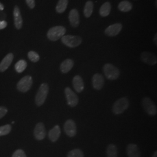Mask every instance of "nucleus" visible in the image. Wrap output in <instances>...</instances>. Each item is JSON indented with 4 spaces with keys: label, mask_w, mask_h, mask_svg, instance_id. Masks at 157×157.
Wrapping results in <instances>:
<instances>
[{
    "label": "nucleus",
    "mask_w": 157,
    "mask_h": 157,
    "mask_svg": "<svg viewBox=\"0 0 157 157\" xmlns=\"http://www.w3.org/2000/svg\"><path fill=\"white\" fill-rule=\"evenodd\" d=\"M49 91L48 85L47 83H42L40 86L35 97V102L38 107L44 104L47 97Z\"/></svg>",
    "instance_id": "f257e3e1"
},
{
    "label": "nucleus",
    "mask_w": 157,
    "mask_h": 157,
    "mask_svg": "<svg viewBox=\"0 0 157 157\" xmlns=\"http://www.w3.org/2000/svg\"><path fill=\"white\" fill-rule=\"evenodd\" d=\"M66 31V29L63 26H54L49 29L47 36L48 39L51 41H56L65 35Z\"/></svg>",
    "instance_id": "f03ea898"
},
{
    "label": "nucleus",
    "mask_w": 157,
    "mask_h": 157,
    "mask_svg": "<svg viewBox=\"0 0 157 157\" xmlns=\"http://www.w3.org/2000/svg\"><path fill=\"white\" fill-rule=\"evenodd\" d=\"M129 106V101L127 97H122L115 101L113 107L112 112L115 115H119L126 111Z\"/></svg>",
    "instance_id": "7ed1b4c3"
},
{
    "label": "nucleus",
    "mask_w": 157,
    "mask_h": 157,
    "mask_svg": "<svg viewBox=\"0 0 157 157\" xmlns=\"http://www.w3.org/2000/svg\"><path fill=\"white\" fill-rule=\"evenodd\" d=\"M103 71L108 80H115L119 77L120 71L118 67L111 63H106L103 67Z\"/></svg>",
    "instance_id": "20e7f679"
},
{
    "label": "nucleus",
    "mask_w": 157,
    "mask_h": 157,
    "mask_svg": "<svg viewBox=\"0 0 157 157\" xmlns=\"http://www.w3.org/2000/svg\"><path fill=\"white\" fill-rule=\"evenodd\" d=\"M61 41L64 45L69 48H75L81 44L82 39L80 37L77 36L67 35L61 37Z\"/></svg>",
    "instance_id": "39448f33"
},
{
    "label": "nucleus",
    "mask_w": 157,
    "mask_h": 157,
    "mask_svg": "<svg viewBox=\"0 0 157 157\" xmlns=\"http://www.w3.org/2000/svg\"><path fill=\"white\" fill-rule=\"evenodd\" d=\"M33 84V78L31 76L27 75L21 78L17 84V89L21 92L26 93L30 90Z\"/></svg>",
    "instance_id": "423d86ee"
},
{
    "label": "nucleus",
    "mask_w": 157,
    "mask_h": 157,
    "mask_svg": "<svg viewBox=\"0 0 157 157\" xmlns=\"http://www.w3.org/2000/svg\"><path fill=\"white\" fill-rule=\"evenodd\" d=\"M141 105L146 113L149 115L154 116L157 114V106L149 97H144L141 101Z\"/></svg>",
    "instance_id": "0eeeda50"
},
{
    "label": "nucleus",
    "mask_w": 157,
    "mask_h": 157,
    "mask_svg": "<svg viewBox=\"0 0 157 157\" xmlns=\"http://www.w3.org/2000/svg\"><path fill=\"white\" fill-rule=\"evenodd\" d=\"M65 94L67 100V104L71 107H76L78 102V98L72 90L69 87L65 89Z\"/></svg>",
    "instance_id": "6e6552de"
},
{
    "label": "nucleus",
    "mask_w": 157,
    "mask_h": 157,
    "mask_svg": "<svg viewBox=\"0 0 157 157\" xmlns=\"http://www.w3.org/2000/svg\"><path fill=\"white\" fill-rule=\"evenodd\" d=\"M65 133L69 137H75L77 133V128L75 122L72 119H68L64 124Z\"/></svg>",
    "instance_id": "1a4fd4ad"
},
{
    "label": "nucleus",
    "mask_w": 157,
    "mask_h": 157,
    "mask_svg": "<svg viewBox=\"0 0 157 157\" xmlns=\"http://www.w3.org/2000/svg\"><path fill=\"white\" fill-rule=\"evenodd\" d=\"M140 59L143 62L149 65L153 66L157 64V58L156 55L148 51L143 52L141 54Z\"/></svg>",
    "instance_id": "9d476101"
},
{
    "label": "nucleus",
    "mask_w": 157,
    "mask_h": 157,
    "mask_svg": "<svg viewBox=\"0 0 157 157\" xmlns=\"http://www.w3.org/2000/svg\"><path fill=\"white\" fill-rule=\"evenodd\" d=\"M34 136L36 139L37 140H43L46 136L44 124L42 122H39L37 124L34 128L33 132Z\"/></svg>",
    "instance_id": "9b49d317"
},
{
    "label": "nucleus",
    "mask_w": 157,
    "mask_h": 157,
    "mask_svg": "<svg viewBox=\"0 0 157 157\" xmlns=\"http://www.w3.org/2000/svg\"><path fill=\"white\" fill-rule=\"evenodd\" d=\"M122 29V25L120 23L113 24L108 26L105 30V33L108 36L115 37L117 36L121 32Z\"/></svg>",
    "instance_id": "f8f14e48"
},
{
    "label": "nucleus",
    "mask_w": 157,
    "mask_h": 157,
    "mask_svg": "<svg viewBox=\"0 0 157 157\" xmlns=\"http://www.w3.org/2000/svg\"><path fill=\"white\" fill-rule=\"evenodd\" d=\"M13 14V19H14V25L17 29L20 30L22 28L23 19L20 9L18 6H15Z\"/></svg>",
    "instance_id": "ddd939ff"
},
{
    "label": "nucleus",
    "mask_w": 157,
    "mask_h": 157,
    "mask_svg": "<svg viewBox=\"0 0 157 157\" xmlns=\"http://www.w3.org/2000/svg\"><path fill=\"white\" fill-rule=\"evenodd\" d=\"M92 85L95 90H101L104 85L103 76L100 73L94 74L92 78Z\"/></svg>",
    "instance_id": "4468645a"
},
{
    "label": "nucleus",
    "mask_w": 157,
    "mask_h": 157,
    "mask_svg": "<svg viewBox=\"0 0 157 157\" xmlns=\"http://www.w3.org/2000/svg\"><path fill=\"white\" fill-rule=\"evenodd\" d=\"M69 21L72 28H76L78 27L80 24V17L78 12L76 9H73L69 12Z\"/></svg>",
    "instance_id": "2eb2a0df"
},
{
    "label": "nucleus",
    "mask_w": 157,
    "mask_h": 157,
    "mask_svg": "<svg viewBox=\"0 0 157 157\" xmlns=\"http://www.w3.org/2000/svg\"><path fill=\"white\" fill-rule=\"evenodd\" d=\"M13 54L12 53H9L3 58L0 63V72H4L10 67L13 60Z\"/></svg>",
    "instance_id": "dca6fc26"
},
{
    "label": "nucleus",
    "mask_w": 157,
    "mask_h": 157,
    "mask_svg": "<svg viewBox=\"0 0 157 157\" xmlns=\"http://www.w3.org/2000/svg\"><path fill=\"white\" fill-rule=\"evenodd\" d=\"M126 153L128 157H140L141 152L135 144H129L126 147Z\"/></svg>",
    "instance_id": "f3484780"
},
{
    "label": "nucleus",
    "mask_w": 157,
    "mask_h": 157,
    "mask_svg": "<svg viewBox=\"0 0 157 157\" xmlns=\"http://www.w3.org/2000/svg\"><path fill=\"white\" fill-rule=\"evenodd\" d=\"M73 86L78 93H82L84 89V81L82 78L79 75L74 76L72 80Z\"/></svg>",
    "instance_id": "a211bd4d"
},
{
    "label": "nucleus",
    "mask_w": 157,
    "mask_h": 157,
    "mask_svg": "<svg viewBox=\"0 0 157 157\" xmlns=\"http://www.w3.org/2000/svg\"><path fill=\"white\" fill-rule=\"evenodd\" d=\"M61 134V131L59 125H56L52 129H51L48 133V137L52 142H56Z\"/></svg>",
    "instance_id": "6ab92c4d"
},
{
    "label": "nucleus",
    "mask_w": 157,
    "mask_h": 157,
    "mask_svg": "<svg viewBox=\"0 0 157 157\" xmlns=\"http://www.w3.org/2000/svg\"><path fill=\"white\" fill-rule=\"evenodd\" d=\"M74 62L71 59H67L60 65V70L63 73H67L72 69Z\"/></svg>",
    "instance_id": "aec40b11"
},
{
    "label": "nucleus",
    "mask_w": 157,
    "mask_h": 157,
    "mask_svg": "<svg viewBox=\"0 0 157 157\" xmlns=\"http://www.w3.org/2000/svg\"><path fill=\"white\" fill-rule=\"evenodd\" d=\"M111 10V4L109 2H106L102 4L100 9L99 13L101 17H106L108 16Z\"/></svg>",
    "instance_id": "412c9836"
},
{
    "label": "nucleus",
    "mask_w": 157,
    "mask_h": 157,
    "mask_svg": "<svg viewBox=\"0 0 157 157\" xmlns=\"http://www.w3.org/2000/svg\"><path fill=\"white\" fill-rule=\"evenodd\" d=\"M94 8V3L91 1H88L86 2L85 6H84V16L87 18L90 17L93 11Z\"/></svg>",
    "instance_id": "4be33fe9"
},
{
    "label": "nucleus",
    "mask_w": 157,
    "mask_h": 157,
    "mask_svg": "<svg viewBox=\"0 0 157 157\" xmlns=\"http://www.w3.org/2000/svg\"><path fill=\"white\" fill-rule=\"evenodd\" d=\"M118 8L119 11L124 12H127L132 10L133 6L132 3L128 1H123L119 4Z\"/></svg>",
    "instance_id": "5701e85b"
},
{
    "label": "nucleus",
    "mask_w": 157,
    "mask_h": 157,
    "mask_svg": "<svg viewBox=\"0 0 157 157\" xmlns=\"http://www.w3.org/2000/svg\"><path fill=\"white\" fill-rule=\"evenodd\" d=\"M107 157H118V149L113 144H109L107 148Z\"/></svg>",
    "instance_id": "b1692460"
},
{
    "label": "nucleus",
    "mask_w": 157,
    "mask_h": 157,
    "mask_svg": "<svg viewBox=\"0 0 157 157\" xmlns=\"http://www.w3.org/2000/svg\"><path fill=\"white\" fill-rule=\"evenodd\" d=\"M68 4V0H59L56 6V11L58 13H62L65 11Z\"/></svg>",
    "instance_id": "393cba45"
},
{
    "label": "nucleus",
    "mask_w": 157,
    "mask_h": 157,
    "mask_svg": "<svg viewBox=\"0 0 157 157\" xmlns=\"http://www.w3.org/2000/svg\"><path fill=\"white\" fill-rule=\"evenodd\" d=\"M28 63L25 60L21 59L16 63L15 65V69L17 73H22L27 67Z\"/></svg>",
    "instance_id": "a878e982"
},
{
    "label": "nucleus",
    "mask_w": 157,
    "mask_h": 157,
    "mask_svg": "<svg viewBox=\"0 0 157 157\" xmlns=\"http://www.w3.org/2000/svg\"><path fill=\"white\" fill-rule=\"evenodd\" d=\"M67 157H84V153L80 149L76 148L69 152Z\"/></svg>",
    "instance_id": "bb28decb"
},
{
    "label": "nucleus",
    "mask_w": 157,
    "mask_h": 157,
    "mask_svg": "<svg viewBox=\"0 0 157 157\" xmlns=\"http://www.w3.org/2000/svg\"><path fill=\"white\" fill-rule=\"evenodd\" d=\"M29 59L33 62H37L39 61V55L34 51H29L28 54Z\"/></svg>",
    "instance_id": "cd10ccee"
},
{
    "label": "nucleus",
    "mask_w": 157,
    "mask_h": 157,
    "mask_svg": "<svg viewBox=\"0 0 157 157\" xmlns=\"http://www.w3.org/2000/svg\"><path fill=\"white\" fill-rule=\"evenodd\" d=\"M11 126L10 124H6L0 126V137L8 135L11 132Z\"/></svg>",
    "instance_id": "c85d7f7f"
},
{
    "label": "nucleus",
    "mask_w": 157,
    "mask_h": 157,
    "mask_svg": "<svg viewBox=\"0 0 157 157\" xmlns=\"http://www.w3.org/2000/svg\"><path fill=\"white\" fill-rule=\"evenodd\" d=\"M12 157H27V156L23 150L19 149L13 153Z\"/></svg>",
    "instance_id": "c756f323"
},
{
    "label": "nucleus",
    "mask_w": 157,
    "mask_h": 157,
    "mask_svg": "<svg viewBox=\"0 0 157 157\" xmlns=\"http://www.w3.org/2000/svg\"><path fill=\"white\" fill-rule=\"evenodd\" d=\"M8 112V110L6 107H0V119L3 118L6 113Z\"/></svg>",
    "instance_id": "7c9ffc66"
},
{
    "label": "nucleus",
    "mask_w": 157,
    "mask_h": 157,
    "mask_svg": "<svg viewBox=\"0 0 157 157\" xmlns=\"http://www.w3.org/2000/svg\"><path fill=\"white\" fill-rule=\"evenodd\" d=\"M26 4L30 9H33L36 6L35 0H26Z\"/></svg>",
    "instance_id": "2f4dec72"
},
{
    "label": "nucleus",
    "mask_w": 157,
    "mask_h": 157,
    "mask_svg": "<svg viewBox=\"0 0 157 157\" xmlns=\"http://www.w3.org/2000/svg\"><path fill=\"white\" fill-rule=\"evenodd\" d=\"M7 25H8V23L6 21H0V30L6 28V27L7 26Z\"/></svg>",
    "instance_id": "473e14b6"
},
{
    "label": "nucleus",
    "mask_w": 157,
    "mask_h": 157,
    "mask_svg": "<svg viewBox=\"0 0 157 157\" xmlns=\"http://www.w3.org/2000/svg\"><path fill=\"white\" fill-rule=\"evenodd\" d=\"M4 10V6L0 2V11H3Z\"/></svg>",
    "instance_id": "72a5a7b5"
},
{
    "label": "nucleus",
    "mask_w": 157,
    "mask_h": 157,
    "mask_svg": "<svg viewBox=\"0 0 157 157\" xmlns=\"http://www.w3.org/2000/svg\"><path fill=\"white\" fill-rule=\"evenodd\" d=\"M157 34H155V37H154V43H155V44L157 45Z\"/></svg>",
    "instance_id": "f704fd0d"
},
{
    "label": "nucleus",
    "mask_w": 157,
    "mask_h": 157,
    "mask_svg": "<svg viewBox=\"0 0 157 157\" xmlns=\"http://www.w3.org/2000/svg\"><path fill=\"white\" fill-rule=\"evenodd\" d=\"M152 157H157V151H155L154 153V154L152 155Z\"/></svg>",
    "instance_id": "c9c22d12"
}]
</instances>
